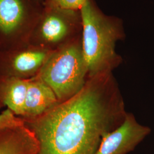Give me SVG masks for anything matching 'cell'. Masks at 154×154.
<instances>
[{"label":"cell","instance_id":"obj_12","mask_svg":"<svg viewBox=\"0 0 154 154\" xmlns=\"http://www.w3.org/2000/svg\"><path fill=\"white\" fill-rule=\"evenodd\" d=\"M24 125L25 123L22 118L16 116L9 109H7L0 114V130Z\"/></svg>","mask_w":154,"mask_h":154},{"label":"cell","instance_id":"obj_4","mask_svg":"<svg viewBox=\"0 0 154 154\" xmlns=\"http://www.w3.org/2000/svg\"><path fill=\"white\" fill-rule=\"evenodd\" d=\"M81 11L44 6L29 44L54 51L82 34Z\"/></svg>","mask_w":154,"mask_h":154},{"label":"cell","instance_id":"obj_8","mask_svg":"<svg viewBox=\"0 0 154 154\" xmlns=\"http://www.w3.org/2000/svg\"><path fill=\"white\" fill-rule=\"evenodd\" d=\"M55 93L37 75L28 79L22 118L41 116L59 103Z\"/></svg>","mask_w":154,"mask_h":154},{"label":"cell","instance_id":"obj_10","mask_svg":"<svg viewBox=\"0 0 154 154\" xmlns=\"http://www.w3.org/2000/svg\"><path fill=\"white\" fill-rule=\"evenodd\" d=\"M27 87L28 79L0 75V109L7 107L22 116Z\"/></svg>","mask_w":154,"mask_h":154},{"label":"cell","instance_id":"obj_2","mask_svg":"<svg viewBox=\"0 0 154 154\" xmlns=\"http://www.w3.org/2000/svg\"><path fill=\"white\" fill-rule=\"evenodd\" d=\"M81 13L82 47L88 77L112 72L122 61L116 48L118 41L125 37L123 21L106 14L94 0H87Z\"/></svg>","mask_w":154,"mask_h":154},{"label":"cell","instance_id":"obj_6","mask_svg":"<svg viewBox=\"0 0 154 154\" xmlns=\"http://www.w3.org/2000/svg\"><path fill=\"white\" fill-rule=\"evenodd\" d=\"M51 52L30 44L0 50V75L22 79L35 77Z\"/></svg>","mask_w":154,"mask_h":154},{"label":"cell","instance_id":"obj_11","mask_svg":"<svg viewBox=\"0 0 154 154\" xmlns=\"http://www.w3.org/2000/svg\"><path fill=\"white\" fill-rule=\"evenodd\" d=\"M87 0H45L44 6L79 11Z\"/></svg>","mask_w":154,"mask_h":154},{"label":"cell","instance_id":"obj_7","mask_svg":"<svg viewBox=\"0 0 154 154\" xmlns=\"http://www.w3.org/2000/svg\"><path fill=\"white\" fill-rule=\"evenodd\" d=\"M151 131L149 127L139 124L132 114L127 112L119 126L103 135L95 154H127L133 151Z\"/></svg>","mask_w":154,"mask_h":154},{"label":"cell","instance_id":"obj_3","mask_svg":"<svg viewBox=\"0 0 154 154\" xmlns=\"http://www.w3.org/2000/svg\"><path fill=\"white\" fill-rule=\"evenodd\" d=\"M37 76L53 90L60 103L79 93L88 79L82 34L52 51Z\"/></svg>","mask_w":154,"mask_h":154},{"label":"cell","instance_id":"obj_9","mask_svg":"<svg viewBox=\"0 0 154 154\" xmlns=\"http://www.w3.org/2000/svg\"><path fill=\"white\" fill-rule=\"evenodd\" d=\"M38 142L25 125L0 130V154H38Z\"/></svg>","mask_w":154,"mask_h":154},{"label":"cell","instance_id":"obj_13","mask_svg":"<svg viewBox=\"0 0 154 154\" xmlns=\"http://www.w3.org/2000/svg\"><path fill=\"white\" fill-rule=\"evenodd\" d=\"M33 2L38 4L39 5L44 6V5L45 1V0H32Z\"/></svg>","mask_w":154,"mask_h":154},{"label":"cell","instance_id":"obj_1","mask_svg":"<svg viewBox=\"0 0 154 154\" xmlns=\"http://www.w3.org/2000/svg\"><path fill=\"white\" fill-rule=\"evenodd\" d=\"M126 113L111 72L88 77L71 98L38 117L22 119L38 142V154H95L103 135Z\"/></svg>","mask_w":154,"mask_h":154},{"label":"cell","instance_id":"obj_5","mask_svg":"<svg viewBox=\"0 0 154 154\" xmlns=\"http://www.w3.org/2000/svg\"><path fill=\"white\" fill-rule=\"evenodd\" d=\"M43 8L32 0H0V50L29 44Z\"/></svg>","mask_w":154,"mask_h":154}]
</instances>
